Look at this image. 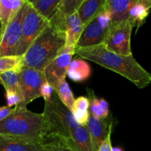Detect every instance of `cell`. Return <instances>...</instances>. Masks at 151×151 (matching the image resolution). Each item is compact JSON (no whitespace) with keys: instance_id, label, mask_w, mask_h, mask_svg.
Listing matches in <instances>:
<instances>
[{"instance_id":"cell-19","label":"cell","mask_w":151,"mask_h":151,"mask_svg":"<svg viewBox=\"0 0 151 151\" xmlns=\"http://www.w3.org/2000/svg\"><path fill=\"white\" fill-rule=\"evenodd\" d=\"M91 67L86 60L82 58L72 60L66 75L75 82H83L91 75Z\"/></svg>"},{"instance_id":"cell-5","label":"cell","mask_w":151,"mask_h":151,"mask_svg":"<svg viewBox=\"0 0 151 151\" xmlns=\"http://www.w3.org/2000/svg\"><path fill=\"white\" fill-rule=\"evenodd\" d=\"M111 26V15L104 7L94 19L84 27L76 49L103 44Z\"/></svg>"},{"instance_id":"cell-6","label":"cell","mask_w":151,"mask_h":151,"mask_svg":"<svg viewBox=\"0 0 151 151\" xmlns=\"http://www.w3.org/2000/svg\"><path fill=\"white\" fill-rule=\"evenodd\" d=\"M49 24L50 22L38 14L27 1V7L22 23V38L16 55L23 56L34 40L47 27Z\"/></svg>"},{"instance_id":"cell-26","label":"cell","mask_w":151,"mask_h":151,"mask_svg":"<svg viewBox=\"0 0 151 151\" xmlns=\"http://www.w3.org/2000/svg\"><path fill=\"white\" fill-rule=\"evenodd\" d=\"M88 100H89V113L91 116H94L96 119H103L107 117L105 114L104 111L102 109L100 103H99L98 98L94 94V91L88 89Z\"/></svg>"},{"instance_id":"cell-32","label":"cell","mask_w":151,"mask_h":151,"mask_svg":"<svg viewBox=\"0 0 151 151\" xmlns=\"http://www.w3.org/2000/svg\"><path fill=\"white\" fill-rule=\"evenodd\" d=\"M111 151H124L122 149H121L120 147H112V150Z\"/></svg>"},{"instance_id":"cell-22","label":"cell","mask_w":151,"mask_h":151,"mask_svg":"<svg viewBox=\"0 0 151 151\" xmlns=\"http://www.w3.org/2000/svg\"><path fill=\"white\" fill-rule=\"evenodd\" d=\"M44 151H75L69 142L58 135H46L42 139Z\"/></svg>"},{"instance_id":"cell-9","label":"cell","mask_w":151,"mask_h":151,"mask_svg":"<svg viewBox=\"0 0 151 151\" xmlns=\"http://www.w3.org/2000/svg\"><path fill=\"white\" fill-rule=\"evenodd\" d=\"M19 81L23 98L22 104L27 106L29 103L41 97L40 89L46 81L43 72L32 68L23 66L19 72Z\"/></svg>"},{"instance_id":"cell-3","label":"cell","mask_w":151,"mask_h":151,"mask_svg":"<svg viewBox=\"0 0 151 151\" xmlns=\"http://www.w3.org/2000/svg\"><path fill=\"white\" fill-rule=\"evenodd\" d=\"M0 134L41 140L47 134L44 115L34 113L20 103L0 122Z\"/></svg>"},{"instance_id":"cell-4","label":"cell","mask_w":151,"mask_h":151,"mask_svg":"<svg viewBox=\"0 0 151 151\" xmlns=\"http://www.w3.org/2000/svg\"><path fill=\"white\" fill-rule=\"evenodd\" d=\"M47 134H54L70 142L72 134L79 125L76 123L72 111L60 102L55 91L49 101L45 102L43 112Z\"/></svg>"},{"instance_id":"cell-28","label":"cell","mask_w":151,"mask_h":151,"mask_svg":"<svg viewBox=\"0 0 151 151\" xmlns=\"http://www.w3.org/2000/svg\"><path fill=\"white\" fill-rule=\"evenodd\" d=\"M6 99L8 107L12 108V106H16L23 102L22 97L16 93L7 91L6 92Z\"/></svg>"},{"instance_id":"cell-27","label":"cell","mask_w":151,"mask_h":151,"mask_svg":"<svg viewBox=\"0 0 151 151\" xmlns=\"http://www.w3.org/2000/svg\"><path fill=\"white\" fill-rule=\"evenodd\" d=\"M54 91V88L48 82L45 81L41 86V89H40V94H41V97L44 98V101L47 102L50 100Z\"/></svg>"},{"instance_id":"cell-31","label":"cell","mask_w":151,"mask_h":151,"mask_svg":"<svg viewBox=\"0 0 151 151\" xmlns=\"http://www.w3.org/2000/svg\"><path fill=\"white\" fill-rule=\"evenodd\" d=\"M98 101L100 106H101L102 109H103V111H104L105 114L108 116L109 115V106L108 102L106 101L105 99L103 98H98Z\"/></svg>"},{"instance_id":"cell-17","label":"cell","mask_w":151,"mask_h":151,"mask_svg":"<svg viewBox=\"0 0 151 151\" xmlns=\"http://www.w3.org/2000/svg\"><path fill=\"white\" fill-rule=\"evenodd\" d=\"M69 144L75 151H94L86 126L78 125L74 130Z\"/></svg>"},{"instance_id":"cell-1","label":"cell","mask_w":151,"mask_h":151,"mask_svg":"<svg viewBox=\"0 0 151 151\" xmlns=\"http://www.w3.org/2000/svg\"><path fill=\"white\" fill-rule=\"evenodd\" d=\"M75 54L122 75L139 88H145L151 83V74L137 61L133 55L116 54L109 51L104 44L76 49Z\"/></svg>"},{"instance_id":"cell-2","label":"cell","mask_w":151,"mask_h":151,"mask_svg":"<svg viewBox=\"0 0 151 151\" xmlns=\"http://www.w3.org/2000/svg\"><path fill=\"white\" fill-rule=\"evenodd\" d=\"M66 44V33L53 24L35 38L23 58V66L44 72L47 65L63 51Z\"/></svg>"},{"instance_id":"cell-8","label":"cell","mask_w":151,"mask_h":151,"mask_svg":"<svg viewBox=\"0 0 151 151\" xmlns=\"http://www.w3.org/2000/svg\"><path fill=\"white\" fill-rule=\"evenodd\" d=\"M133 28L128 19L117 24H112L103 44L109 51L116 54L124 56L133 55L131 46Z\"/></svg>"},{"instance_id":"cell-11","label":"cell","mask_w":151,"mask_h":151,"mask_svg":"<svg viewBox=\"0 0 151 151\" xmlns=\"http://www.w3.org/2000/svg\"><path fill=\"white\" fill-rule=\"evenodd\" d=\"M0 151H44L42 139L0 134Z\"/></svg>"},{"instance_id":"cell-7","label":"cell","mask_w":151,"mask_h":151,"mask_svg":"<svg viewBox=\"0 0 151 151\" xmlns=\"http://www.w3.org/2000/svg\"><path fill=\"white\" fill-rule=\"evenodd\" d=\"M27 7V1L9 23L0 35V57L16 55L22 34V23Z\"/></svg>"},{"instance_id":"cell-29","label":"cell","mask_w":151,"mask_h":151,"mask_svg":"<svg viewBox=\"0 0 151 151\" xmlns=\"http://www.w3.org/2000/svg\"><path fill=\"white\" fill-rule=\"evenodd\" d=\"M112 128H110L109 130V132L106 138L103 140V142L101 143V145L99 147L97 151H111L112 150V145H111V136L112 134Z\"/></svg>"},{"instance_id":"cell-15","label":"cell","mask_w":151,"mask_h":151,"mask_svg":"<svg viewBox=\"0 0 151 151\" xmlns=\"http://www.w3.org/2000/svg\"><path fill=\"white\" fill-rule=\"evenodd\" d=\"M25 2L26 0H0V35Z\"/></svg>"},{"instance_id":"cell-10","label":"cell","mask_w":151,"mask_h":151,"mask_svg":"<svg viewBox=\"0 0 151 151\" xmlns=\"http://www.w3.org/2000/svg\"><path fill=\"white\" fill-rule=\"evenodd\" d=\"M75 52L63 50V51L50 62L44 69V77L47 82H48L53 88L58 85L60 81L66 78V73L69 69V65Z\"/></svg>"},{"instance_id":"cell-14","label":"cell","mask_w":151,"mask_h":151,"mask_svg":"<svg viewBox=\"0 0 151 151\" xmlns=\"http://www.w3.org/2000/svg\"><path fill=\"white\" fill-rule=\"evenodd\" d=\"M137 0H106L105 9L110 13L112 24L128 19L129 12Z\"/></svg>"},{"instance_id":"cell-21","label":"cell","mask_w":151,"mask_h":151,"mask_svg":"<svg viewBox=\"0 0 151 151\" xmlns=\"http://www.w3.org/2000/svg\"><path fill=\"white\" fill-rule=\"evenodd\" d=\"M31 5L49 22L53 19L58 10L60 0H27Z\"/></svg>"},{"instance_id":"cell-30","label":"cell","mask_w":151,"mask_h":151,"mask_svg":"<svg viewBox=\"0 0 151 151\" xmlns=\"http://www.w3.org/2000/svg\"><path fill=\"white\" fill-rule=\"evenodd\" d=\"M13 108L8 107V106L0 107V122L5 119L6 117H7L13 112Z\"/></svg>"},{"instance_id":"cell-13","label":"cell","mask_w":151,"mask_h":151,"mask_svg":"<svg viewBox=\"0 0 151 151\" xmlns=\"http://www.w3.org/2000/svg\"><path fill=\"white\" fill-rule=\"evenodd\" d=\"M83 28V24L80 19L77 12L66 18L65 22V33H66L65 50L75 52L77 44L82 34Z\"/></svg>"},{"instance_id":"cell-25","label":"cell","mask_w":151,"mask_h":151,"mask_svg":"<svg viewBox=\"0 0 151 151\" xmlns=\"http://www.w3.org/2000/svg\"><path fill=\"white\" fill-rule=\"evenodd\" d=\"M23 67L22 56H4L0 57V75L11 70L20 71Z\"/></svg>"},{"instance_id":"cell-24","label":"cell","mask_w":151,"mask_h":151,"mask_svg":"<svg viewBox=\"0 0 151 151\" xmlns=\"http://www.w3.org/2000/svg\"><path fill=\"white\" fill-rule=\"evenodd\" d=\"M54 89L60 102L67 109H69L70 111L72 110L75 99L74 98L73 93L68 83L66 82V78L60 81V82L55 87Z\"/></svg>"},{"instance_id":"cell-23","label":"cell","mask_w":151,"mask_h":151,"mask_svg":"<svg viewBox=\"0 0 151 151\" xmlns=\"http://www.w3.org/2000/svg\"><path fill=\"white\" fill-rule=\"evenodd\" d=\"M19 72L17 70H11L0 75V83L2 84L6 92L11 91L16 93L22 97L20 81H19ZM23 100V98H22Z\"/></svg>"},{"instance_id":"cell-20","label":"cell","mask_w":151,"mask_h":151,"mask_svg":"<svg viewBox=\"0 0 151 151\" xmlns=\"http://www.w3.org/2000/svg\"><path fill=\"white\" fill-rule=\"evenodd\" d=\"M89 105V100L86 97H79L75 100L71 111L78 125H87L90 115Z\"/></svg>"},{"instance_id":"cell-16","label":"cell","mask_w":151,"mask_h":151,"mask_svg":"<svg viewBox=\"0 0 151 151\" xmlns=\"http://www.w3.org/2000/svg\"><path fill=\"white\" fill-rule=\"evenodd\" d=\"M106 0H83L78 13L83 26H86L104 8Z\"/></svg>"},{"instance_id":"cell-12","label":"cell","mask_w":151,"mask_h":151,"mask_svg":"<svg viewBox=\"0 0 151 151\" xmlns=\"http://www.w3.org/2000/svg\"><path fill=\"white\" fill-rule=\"evenodd\" d=\"M86 127L94 151H97L101 143L107 137L110 128L113 127L111 115L103 119H96L90 114Z\"/></svg>"},{"instance_id":"cell-18","label":"cell","mask_w":151,"mask_h":151,"mask_svg":"<svg viewBox=\"0 0 151 151\" xmlns=\"http://www.w3.org/2000/svg\"><path fill=\"white\" fill-rule=\"evenodd\" d=\"M151 8V0H137L129 12L128 20L134 27L137 28L144 24Z\"/></svg>"}]
</instances>
